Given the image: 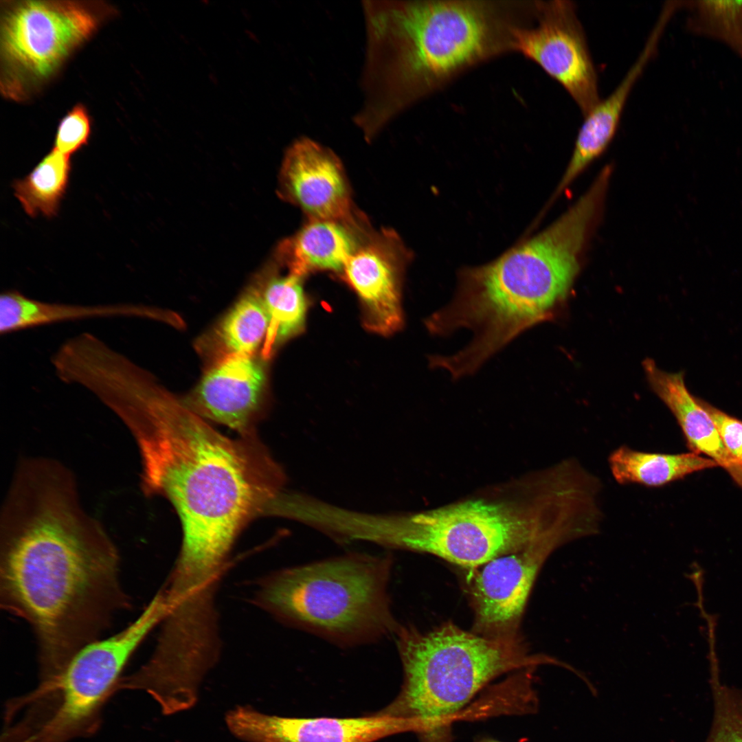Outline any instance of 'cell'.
I'll list each match as a JSON object with an SVG mask.
<instances>
[{
	"mask_svg": "<svg viewBox=\"0 0 742 742\" xmlns=\"http://www.w3.org/2000/svg\"><path fill=\"white\" fill-rule=\"evenodd\" d=\"M392 236L359 244L343 271L366 304L372 324L381 332L396 330L402 320L398 275L405 252Z\"/></svg>",
	"mask_w": 742,
	"mask_h": 742,
	"instance_id": "13",
	"label": "cell"
},
{
	"mask_svg": "<svg viewBox=\"0 0 742 742\" xmlns=\"http://www.w3.org/2000/svg\"><path fill=\"white\" fill-rule=\"evenodd\" d=\"M643 368L649 383L675 416L688 447L723 467L742 489V465L728 452L711 417L688 390L684 374L660 370L647 359Z\"/></svg>",
	"mask_w": 742,
	"mask_h": 742,
	"instance_id": "14",
	"label": "cell"
},
{
	"mask_svg": "<svg viewBox=\"0 0 742 742\" xmlns=\"http://www.w3.org/2000/svg\"><path fill=\"white\" fill-rule=\"evenodd\" d=\"M280 192L313 219L351 223V203L342 166L336 155L303 137L287 150L280 171Z\"/></svg>",
	"mask_w": 742,
	"mask_h": 742,
	"instance_id": "12",
	"label": "cell"
},
{
	"mask_svg": "<svg viewBox=\"0 0 742 742\" xmlns=\"http://www.w3.org/2000/svg\"><path fill=\"white\" fill-rule=\"evenodd\" d=\"M699 401L714 422L728 452L742 465V421L706 402Z\"/></svg>",
	"mask_w": 742,
	"mask_h": 742,
	"instance_id": "24",
	"label": "cell"
},
{
	"mask_svg": "<svg viewBox=\"0 0 742 742\" xmlns=\"http://www.w3.org/2000/svg\"><path fill=\"white\" fill-rule=\"evenodd\" d=\"M229 731L246 742H374L406 732L413 723L377 712L349 718L284 717L238 706L225 717Z\"/></svg>",
	"mask_w": 742,
	"mask_h": 742,
	"instance_id": "10",
	"label": "cell"
},
{
	"mask_svg": "<svg viewBox=\"0 0 742 742\" xmlns=\"http://www.w3.org/2000/svg\"><path fill=\"white\" fill-rule=\"evenodd\" d=\"M611 473L620 484L661 486L696 471L718 465L695 452L668 454L640 451L622 445L608 458Z\"/></svg>",
	"mask_w": 742,
	"mask_h": 742,
	"instance_id": "17",
	"label": "cell"
},
{
	"mask_svg": "<svg viewBox=\"0 0 742 742\" xmlns=\"http://www.w3.org/2000/svg\"><path fill=\"white\" fill-rule=\"evenodd\" d=\"M347 223L312 219L282 242L278 258L300 276L311 270H342L359 245Z\"/></svg>",
	"mask_w": 742,
	"mask_h": 742,
	"instance_id": "16",
	"label": "cell"
},
{
	"mask_svg": "<svg viewBox=\"0 0 742 742\" xmlns=\"http://www.w3.org/2000/svg\"><path fill=\"white\" fill-rule=\"evenodd\" d=\"M585 537L583 526H554L521 549L492 559L473 578V632L488 637L517 634L529 594L548 556L557 548Z\"/></svg>",
	"mask_w": 742,
	"mask_h": 742,
	"instance_id": "8",
	"label": "cell"
},
{
	"mask_svg": "<svg viewBox=\"0 0 742 742\" xmlns=\"http://www.w3.org/2000/svg\"><path fill=\"white\" fill-rule=\"evenodd\" d=\"M0 605L31 627L39 677L63 670L131 607L116 545L56 458L14 469L0 512Z\"/></svg>",
	"mask_w": 742,
	"mask_h": 742,
	"instance_id": "1",
	"label": "cell"
},
{
	"mask_svg": "<svg viewBox=\"0 0 742 742\" xmlns=\"http://www.w3.org/2000/svg\"><path fill=\"white\" fill-rule=\"evenodd\" d=\"M116 12L104 1H1V95L31 99Z\"/></svg>",
	"mask_w": 742,
	"mask_h": 742,
	"instance_id": "7",
	"label": "cell"
},
{
	"mask_svg": "<svg viewBox=\"0 0 742 742\" xmlns=\"http://www.w3.org/2000/svg\"><path fill=\"white\" fill-rule=\"evenodd\" d=\"M477 742H501L490 738H483L479 740Z\"/></svg>",
	"mask_w": 742,
	"mask_h": 742,
	"instance_id": "25",
	"label": "cell"
},
{
	"mask_svg": "<svg viewBox=\"0 0 742 742\" xmlns=\"http://www.w3.org/2000/svg\"><path fill=\"white\" fill-rule=\"evenodd\" d=\"M301 277L291 272L280 276L272 271L263 273L256 284L269 320L265 339L263 355L265 356L269 355L276 344L302 328L306 306Z\"/></svg>",
	"mask_w": 742,
	"mask_h": 742,
	"instance_id": "18",
	"label": "cell"
},
{
	"mask_svg": "<svg viewBox=\"0 0 742 742\" xmlns=\"http://www.w3.org/2000/svg\"><path fill=\"white\" fill-rule=\"evenodd\" d=\"M266 380L263 363L254 355H223L183 401L204 419L225 425L239 436L257 435Z\"/></svg>",
	"mask_w": 742,
	"mask_h": 742,
	"instance_id": "11",
	"label": "cell"
},
{
	"mask_svg": "<svg viewBox=\"0 0 742 742\" xmlns=\"http://www.w3.org/2000/svg\"><path fill=\"white\" fill-rule=\"evenodd\" d=\"M269 326L266 308L254 284L239 298L218 325L217 335L225 350L224 355H254L266 338Z\"/></svg>",
	"mask_w": 742,
	"mask_h": 742,
	"instance_id": "20",
	"label": "cell"
},
{
	"mask_svg": "<svg viewBox=\"0 0 742 742\" xmlns=\"http://www.w3.org/2000/svg\"><path fill=\"white\" fill-rule=\"evenodd\" d=\"M687 27L742 57V1H687Z\"/></svg>",
	"mask_w": 742,
	"mask_h": 742,
	"instance_id": "21",
	"label": "cell"
},
{
	"mask_svg": "<svg viewBox=\"0 0 742 742\" xmlns=\"http://www.w3.org/2000/svg\"><path fill=\"white\" fill-rule=\"evenodd\" d=\"M363 108L387 122L414 85L466 65L484 49L482 12L460 1H365Z\"/></svg>",
	"mask_w": 742,
	"mask_h": 742,
	"instance_id": "3",
	"label": "cell"
},
{
	"mask_svg": "<svg viewBox=\"0 0 742 742\" xmlns=\"http://www.w3.org/2000/svg\"><path fill=\"white\" fill-rule=\"evenodd\" d=\"M91 126L87 109L76 104L59 122L52 148L71 157L88 144Z\"/></svg>",
	"mask_w": 742,
	"mask_h": 742,
	"instance_id": "23",
	"label": "cell"
},
{
	"mask_svg": "<svg viewBox=\"0 0 742 742\" xmlns=\"http://www.w3.org/2000/svg\"><path fill=\"white\" fill-rule=\"evenodd\" d=\"M398 646L403 682L379 712L412 722L420 742H451L453 720L499 675L554 662L530 654L518 635L488 637L450 622L427 632L401 629Z\"/></svg>",
	"mask_w": 742,
	"mask_h": 742,
	"instance_id": "4",
	"label": "cell"
},
{
	"mask_svg": "<svg viewBox=\"0 0 742 742\" xmlns=\"http://www.w3.org/2000/svg\"><path fill=\"white\" fill-rule=\"evenodd\" d=\"M662 36L658 30L651 31L638 58L617 87L584 116L557 193L567 188L612 141L630 93L655 54Z\"/></svg>",
	"mask_w": 742,
	"mask_h": 742,
	"instance_id": "15",
	"label": "cell"
},
{
	"mask_svg": "<svg viewBox=\"0 0 742 742\" xmlns=\"http://www.w3.org/2000/svg\"><path fill=\"white\" fill-rule=\"evenodd\" d=\"M390 561L348 555L285 568L257 583L253 603L290 625L341 643L379 638L396 625L387 585Z\"/></svg>",
	"mask_w": 742,
	"mask_h": 742,
	"instance_id": "5",
	"label": "cell"
},
{
	"mask_svg": "<svg viewBox=\"0 0 742 742\" xmlns=\"http://www.w3.org/2000/svg\"><path fill=\"white\" fill-rule=\"evenodd\" d=\"M113 412L136 442L143 493L175 508L183 552L229 556L243 529L269 516L284 492L285 472L257 435L224 436L148 370L122 384Z\"/></svg>",
	"mask_w": 742,
	"mask_h": 742,
	"instance_id": "2",
	"label": "cell"
},
{
	"mask_svg": "<svg viewBox=\"0 0 742 742\" xmlns=\"http://www.w3.org/2000/svg\"><path fill=\"white\" fill-rule=\"evenodd\" d=\"M540 11L536 26L514 32V44L565 89L585 116L600 99L576 7L570 1H556Z\"/></svg>",
	"mask_w": 742,
	"mask_h": 742,
	"instance_id": "9",
	"label": "cell"
},
{
	"mask_svg": "<svg viewBox=\"0 0 742 742\" xmlns=\"http://www.w3.org/2000/svg\"><path fill=\"white\" fill-rule=\"evenodd\" d=\"M558 519L555 505L542 495L522 510L506 502L470 500L418 513L382 515L377 541L473 569L521 549Z\"/></svg>",
	"mask_w": 742,
	"mask_h": 742,
	"instance_id": "6",
	"label": "cell"
},
{
	"mask_svg": "<svg viewBox=\"0 0 742 742\" xmlns=\"http://www.w3.org/2000/svg\"><path fill=\"white\" fill-rule=\"evenodd\" d=\"M720 682L718 669L711 670L714 712L706 742H742V690Z\"/></svg>",
	"mask_w": 742,
	"mask_h": 742,
	"instance_id": "22",
	"label": "cell"
},
{
	"mask_svg": "<svg viewBox=\"0 0 742 742\" xmlns=\"http://www.w3.org/2000/svg\"><path fill=\"white\" fill-rule=\"evenodd\" d=\"M71 170V157L52 148L27 175L15 179L12 188L25 212L32 218L55 216L66 193Z\"/></svg>",
	"mask_w": 742,
	"mask_h": 742,
	"instance_id": "19",
	"label": "cell"
}]
</instances>
